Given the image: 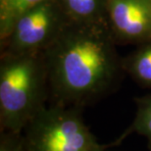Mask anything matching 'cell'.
Segmentation results:
<instances>
[{"label":"cell","instance_id":"6da1fadb","mask_svg":"<svg viewBox=\"0 0 151 151\" xmlns=\"http://www.w3.org/2000/svg\"><path fill=\"white\" fill-rule=\"evenodd\" d=\"M104 24L69 23L43 52L50 103L84 108L115 91L125 75Z\"/></svg>","mask_w":151,"mask_h":151},{"label":"cell","instance_id":"7a4b0ae2","mask_svg":"<svg viewBox=\"0 0 151 151\" xmlns=\"http://www.w3.org/2000/svg\"><path fill=\"white\" fill-rule=\"evenodd\" d=\"M49 99L43 53L1 55L0 132H23Z\"/></svg>","mask_w":151,"mask_h":151},{"label":"cell","instance_id":"3957f363","mask_svg":"<svg viewBox=\"0 0 151 151\" xmlns=\"http://www.w3.org/2000/svg\"><path fill=\"white\" fill-rule=\"evenodd\" d=\"M83 108L45 105L23 131L28 151H106L90 132L83 117Z\"/></svg>","mask_w":151,"mask_h":151},{"label":"cell","instance_id":"277c9868","mask_svg":"<svg viewBox=\"0 0 151 151\" xmlns=\"http://www.w3.org/2000/svg\"><path fill=\"white\" fill-rule=\"evenodd\" d=\"M69 23L58 0H45L16 20L0 41L1 55L43 53Z\"/></svg>","mask_w":151,"mask_h":151},{"label":"cell","instance_id":"5b68a950","mask_svg":"<svg viewBox=\"0 0 151 151\" xmlns=\"http://www.w3.org/2000/svg\"><path fill=\"white\" fill-rule=\"evenodd\" d=\"M104 24L116 44L151 41V0H106Z\"/></svg>","mask_w":151,"mask_h":151},{"label":"cell","instance_id":"8992f818","mask_svg":"<svg viewBox=\"0 0 151 151\" xmlns=\"http://www.w3.org/2000/svg\"><path fill=\"white\" fill-rule=\"evenodd\" d=\"M105 1L58 0L69 22L78 24H104Z\"/></svg>","mask_w":151,"mask_h":151},{"label":"cell","instance_id":"52a82bcc","mask_svg":"<svg viewBox=\"0 0 151 151\" xmlns=\"http://www.w3.org/2000/svg\"><path fill=\"white\" fill-rule=\"evenodd\" d=\"M137 46L122 58L123 69L138 86L151 88V41Z\"/></svg>","mask_w":151,"mask_h":151},{"label":"cell","instance_id":"ba28073f","mask_svg":"<svg viewBox=\"0 0 151 151\" xmlns=\"http://www.w3.org/2000/svg\"><path fill=\"white\" fill-rule=\"evenodd\" d=\"M134 102L137 111L134 121L119 137L109 143L110 147L120 145L129 134H137L146 138L147 147L151 151V93L134 98Z\"/></svg>","mask_w":151,"mask_h":151},{"label":"cell","instance_id":"9c48e42d","mask_svg":"<svg viewBox=\"0 0 151 151\" xmlns=\"http://www.w3.org/2000/svg\"><path fill=\"white\" fill-rule=\"evenodd\" d=\"M45 0H0V41L10 32L24 12Z\"/></svg>","mask_w":151,"mask_h":151},{"label":"cell","instance_id":"30bf717a","mask_svg":"<svg viewBox=\"0 0 151 151\" xmlns=\"http://www.w3.org/2000/svg\"><path fill=\"white\" fill-rule=\"evenodd\" d=\"M0 151H28L23 132H0Z\"/></svg>","mask_w":151,"mask_h":151}]
</instances>
